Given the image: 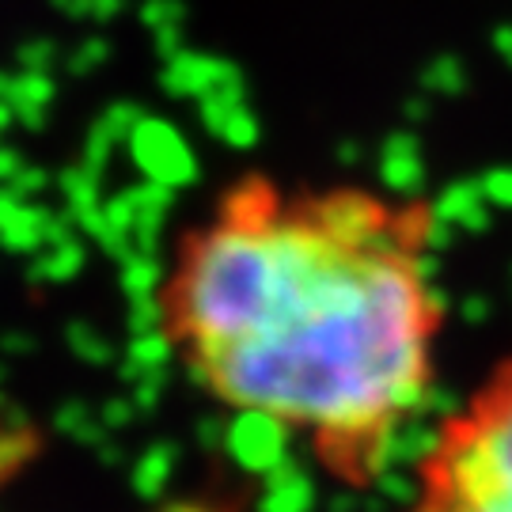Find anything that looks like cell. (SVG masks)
Segmentation results:
<instances>
[{"instance_id":"obj_1","label":"cell","mask_w":512,"mask_h":512,"mask_svg":"<svg viewBox=\"0 0 512 512\" xmlns=\"http://www.w3.org/2000/svg\"><path fill=\"white\" fill-rule=\"evenodd\" d=\"M433 232L429 205L365 190L247 194L186 247L171 334L209 395L308 440L338 482L368 486L433 387Z\"/></svg>"},{"instance_id":"obj_2","label":"cell","mask_w":512,"mask_h":512,"mask_svg":"<svg viewBox=\"0 0 512 512\" xmlns=\"http://www.w3.org/2000/svg\"><path fill=\"white\" fill-rule=\"evenodd\" d=\"M406 512H512V357L444 418Z\"/></svg>"},{"instance_id":"obj_3","label":"cell","mask_w":512,"mask_h":512,"mask_svg":"<svg viewBox=\"0 0 512 512\" xmlns=\"http://www.w3.org/2000/svg\"><path fill=\"white\" fill-rule=\"evenodd\" d=\"M31 459H35V433H31V425L0 414V490H8V482H16V475Z\"/></svg>"}]
</instances>
